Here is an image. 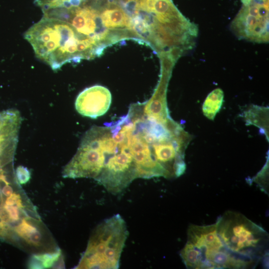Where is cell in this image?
<instances>
[{
  "label": "cell",
  "instance_id": "obj_1",
  "mask_svg": "<svg viewBox=\"0 0 269 269\" xmlns=\"http://www.w3.org/2000/svg\"><path fill=\"white\" fill-rule=\"evenodd\" d=\"M37 57L54 71L65 64L96 56L97 43L82 35L68 22L43 16L24 34Z\"/></svg>",
  "mask_w": 269,
  "mask_h": 269
},
{
  "label": "cell",
  "instance_id": "obj_2",
  "mask_svg": "<svg viewBox=\"0 0 269 269\" xmlns=\"http://www.w3.org/2000/svg\"><path fill=\"white\" fill-rule=\"evenodd\" d=\"M217 234L232 254L255 267L267 254L269 234L242 214L228 211L215 223Z\"/></svg>",
  "mask_w": 269,
  "mask_h": 269
},
{
  "label": "cell",
  "instance_id": "obj_3",
  "mask_svg": "<svg viewBox=\"0 0 269 269\" xmlns=\"http://www.w3.org/2000/svg\"><path fill=\"white\" fill-rule=\"evenodd\" d=\"M180 256L188 269H247L248 265L230 253L220 240L216 223L191 225Z\"/></svg>",
  "mask_w": 269,
  "mask_h": 269
},
{
  "label": "cell",
  "instance_id": "obj_4",
  "mask_svg": "<svg viewBox=\"0 0 269 269\" xmlns=\"http://www.w3.org/2000/svg\"><path fill=\"white\" fill-rule=\"evenodd\" d=\"M129 232L119 214L107 218L93 232L76 269H116Z\"/></svg>",
  "mask_w": 269,
  "mask_h": 269
},
{
  "label": "cell",
  "instance_id": "obj_5",
  "mask_svg": "<svg viewBox=\"0 0 269 269\" xmlns=\"http://www.w3.org/2000/svg\"><path fill=\"white\" fill-rule=\"evenodd\" d=\"M242 7L231 23L240 38L255 42L269 41V0H242Z\"/></svg>",
  "mask_w": 269,
  "mask_h": 269
},
{
  "label": "cell",
  "instance_id": "obj_6",
  "mask_svg": "<svg viewBox=\"0 0 269 269\" xmlns=\"http://www.w3.org/2000/svg\"><path fill=\"white\" fill-rule=\"evenodd\" d=\"M43 16L66 21L79 34L100 44L108 35V31L102 23L100 12L90 5L52 9L43 12Z\"/></svg>",
  "mask_w": 269,
  "mask_h": 269
},
{
  "label": "cell",
  "instance_id": "obj_7",
  "mask_svg": "<svg viewBox=\"0 0 269 269\" xmlns=\"http://www.w3.org/2000/svg\"><path fill=\"white\" fill-rule=\"evenodd\" d=\"M111 102L109 90L101 85H95L86 88L78 95L75 106L80 115L96 119L107 113Z\"/></svg>",
  "mask_w": 269,
  "mask_h": 269
},
{
  "label": "cell",
  "instance_id": "obj_8",
  "mask_svg": "<svg viewBox=\"0 0 269 269\" xmlns=\"http://www.w3.org/2000/svg\"><path fill=\"white\" fill-rule=\"evenodd\" d=\"M100 16L103 25L108 29L132 27V19L120 7L106 8L100 12Z\"/></svg>",
  "mask_w": 269,
  "mask_h": 269
},
{
  "label": "cell",
  "instance_id": "obj_9",
  "mask_svg": "<svg viewBox=\"0 0 269 269\" xmlns=\"http://www.w3.org/2000/svg\"><path fill=\"white\" fill-rule=\"evenodd\" d=\"M224 93L222 89L217 88L211 92L202 106L204 115L210 120H214L222 107Z\"/></svg>",
  "mask_w": 269,
  "mask_h": 269
},
{
  "label": "cell",
  "instance_id": "obj_10",
  "mask_svg": "<svg viewBox=\"0 0 269 269\" xmlns=\"http://www.w3.org/2000/svg\"><path fill=\"white\" fill-rule=\"evenodd\" d=\"M86 0H35L42 12L55 9H69L81 5Z\"/></svg>",
  "mask_w": 269,
  "mask_h": 269
},
{
  "label": "cell",
  "instance_id": "obj_11",
  "mask_svg": "<svg viewBox=\"0 0 269 269\" xmlns=\"http://www.w3.org/2000/svg\"><path fill=\"white\" fill-rule=\"evenodd\" d=\"M16 177L20 184H23L29 180L30 173L26 168L19 166L16 170Z\"/></svg>",
  "mask_w": 269,
  "mask_h": 269
},
{
  "label": "cell",
  "instance_id": "obj_12",
  "mask_svg": "<svg viewBox=\"0 0 269 269\" xmlns=\"http://www.w3.org/2000/svg\"></svg>",
  "mask_w": 269,
  "mask_h": 269
}]
</instances>
